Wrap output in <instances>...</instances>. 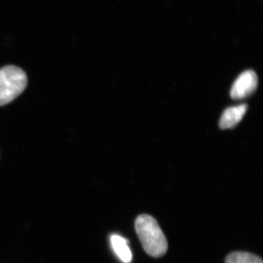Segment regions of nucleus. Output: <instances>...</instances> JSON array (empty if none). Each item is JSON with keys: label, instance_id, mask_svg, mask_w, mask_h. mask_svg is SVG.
Instances as JSON below:
<instances>
[{"label": "nucleus", "instance_id": "f257e3e1", "mask_svg": "<svg viewBox=\"0 0 263 263\" xmlns=\"http://www.w3.org/2000/svg\"><path fill=\"white\" fill-rule=\"evenodd\" d=\"M136 230L142 246L148 255L160 257L166 253L167 239L155 218L147 214L138 216Z\"/></svg>", "mask_w": 263, "mask_h": 263}, {"label": "nucleus", "instance_id": "39448f33", "mask_svg": "<svg viewBox=\"0 0 263 263\" xmlns=\"http://www.w3.org/2000/svg\"><path fill=\"white\" fill-rule=\"evenodd\" d=\"M112 247L119 259L124 263H129L132 260V252L128 247L127 240L120 235H114L110 238Z\"/></svg>", "mask_w": 263, "mask_h": 263}, {"label": "nucleus", "instance_id": "f03ea898", "mask_svg": "<svg viewBox=\"0 0 263 263\" xmlns=\"http://www.w3.org/2000/svg\"><path fill=\"white\" fill-rule=\"evenodd\" d=\"M27 86V76L20 67L7 65L0 69V106L18 98Z\"/></svg>", "mask_w": 263, "mask_h": 263}, {"label": "nucleus", "instance_id": "20e7f679", "mask_svg": "<svg viewBox=\"0 0 263 263\" xmlns=\"http://www.w3.org/2000/svg\"><path fill=\"white\" fill-rule=\"evenodd\" d=\"M247 110V105H240L227 108L219 120V127L223 129L234 127L243 119Z\"/></svg>", "mask_w": 263, "mask_h": 263}, {"label": "nucleus", "instance_id": "423d86ee", "mask_svg": "<svg viewBox=\"0 0 263 263\" xmlns=\"http://www.w3.org/2000/svg\"><path fill=\"white\" fill-rule=\"evenodd\" d=\"M226 263H263L258 256L248 252H236L227 257Z\"/></svg>", "mask_w": 263, "mask_h": 263}, {"label": "nucleus", "instance_id": "7ed1b4c3", "mask_svg": "<svg viewBox=\"0 0 263 263\" xmlns=\"http://www.w3.org/2000/svg\"><path fill=\"white\" fill-rule=\"evenodd\" d=\"M258 79L253 70L242 72L233 83L230 96L234 100H241L252 95L257 89Z\"/></svg>", "mask_w": 263, "mask_h": 263}]
</instances>
